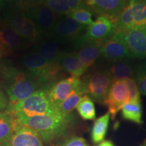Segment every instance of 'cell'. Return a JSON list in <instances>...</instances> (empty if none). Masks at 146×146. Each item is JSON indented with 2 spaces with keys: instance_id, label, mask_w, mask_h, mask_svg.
Listing matches in <instances>:
<instances>
[{
  "instance_id": "6",
  "label": "cell",
  "mask_w": 146,
  "mask_h": 146,
  "mask_svg": "<svg viewBox=\"0 0 146 146\" xmlns=\"http://www.w3.org/2000/svg\"><path fill=\"white\" fill-rule=\"evenodd\" d=\"M27 17L31 19L39 29L42 38L51 37L59 16L47 5L31 1L18 6Z\"/></svg>"
},
{
  "instance_id": "38",
  "label": "cell",
  "mask_w": 146,
  "mask_h": 146,
  "mask_svg": "<svg viewBox=\"0 0 146 146\" xmlns=\"http://www.w3.org/2000/svg\"><path fill=\"white\" fill-rule=\"evenodd\" d=\"M141 146H146V140H145V141H144V142H143V144H142V145H141Z\"/></svg>"
},
{
  "instance_id": "37",
  "label": "cell",
  "mask_w": 146,
  "mask_h": 146,
  "mask_svg": "<svg viewBox=\"0 0 146 146\" xmlns=\"http://www.w3.org/2000/svg\"><path fill=\"white\" fill-rule=\"evenodd\" d=\"M3 1H5L6 3L10 2V1H15V0H3Z\"/></svg>"
},
{
  "instance_id": "16",
  "label": "cell",
  "mask_w": 146,
  "mask_h": 146,
  "mask_svg": "<svg viewBox=\"0 0 146 146\" xmlns=\"http://www.w3.org/2000/svg\"><path fill=\"white\" fill-rule=\"evenodd\" d=\"M10 142L12 146H44L43 140L35 131L18 123L16 119Z\"/></svg>"
},
{
  "instance_id": "3",
  "label": "cell",
  "mask_w": 146,
  "mask_h": 146,
  "mask_svg": "<svg viewBox=\"0 0 146 146\" xmlns=\"http://www.w3.org/2000/svg\"><path fill=\"white\" fill-rule=\"evenodd\" d=\"M18 64L37 81L40 89L47 91L56 83L62 71L57 63L47 61L33 50L20 56Z\"/></svg>"
},
{
  "instance_id": "17",
  "label": "cell",
  "mask_w": 146,
  "mask_h": 146,
  "mask_svg": "<svg viewBox=\"0 0 146 146\" xmlns=\"http://www.w3.org/2000/svg\"><path fill=\"white\" fill-rule=\"evenodd\" d=\"M127 48L131 57H146V29L124 32Z\"/></svg>"
},
{
  "instance_id": "20",
  "label": "cell",
  "mask_w": 146,
  "mask_h": 146,
  "mask_svg": "<svg viewBox=\"0 0 146 146\" xmlns=\"http://www.w3.org/2000/svg\"><path fill=\"white\" fill-rule=\"evenodd\" d=\"M103 43L102 42L88 43L80 47V50L75 52L87 69L92 66L101 56V48Z\"/></svg>"
},
{
  "instance_id": "27",
  "label": "cell",
  "mask_w": 146,
  "mask_h": 146,
  "mask_svg": "<svg viewBox=\"0 0 146 146\" xmlns=\"http://www.w3.org/2000/svg\"><path fill=\"white\" fill-rule=\"evenodd\" d=\"M108 72L112 81L131 78L134 73L132 66L127 62H120L112 65Z\"/></svg>"
},
{
  "instance_id": "32",
  "label": "cell",
  "mask_w": 146,
  "mask_h": 146,
  "mask_svg": "<svg viewBox=\"0 0 146 146\" xmlns=\"http://www.w3.org/2000/svg\"><path fill=\"white\" fill-rule=\"evenodd\" d=\"M9 106V100L6 94L0 85V112H6Z\"/></svg>"
},
{
  "instance_id": "12",
  "label": "cell",
  "mask_w": 146,
  "mask_h": 146,
  "mask_svg": "<svg viewBox=\"0 0 146 146\" xmlns=\"http://www.w3.org/2000/svg\"><path fill=\"white\" fill-rule=\"evenodd\" d=\"M101 56L110 60H120L131 57L126 44L124 32L116 30L104 42L101 48Z\"/></svg>"
},
{
  "instance_id": "24",
  "label": "cell",
  "mask_w": 146,
  "mask_h": 146,
  "mask_svg": "<svg viewBox=\"0 0 146 146\" xmlns=\"http://www.w3.org/2000/svg\"><path fill=\"white\" fill-rule=\"evenodd\" d=\"M121 115L125 120L141 125L143 123L141 102L127 103L121 109Z\"/></svg>"
},
{
  "instance_id": "35",
  "label": "cell",
  "mask_w": 146,
  "mask_h": 146,
  "mask_svg": "<svg viewBox=\"0 0 146 146\" xmlns=\"http://www.w3.org/2000/svg\"><path fill=\"white\" fill-rule=\"evenodd\" d=\"M7 5V3L5 1H3V0H0V12L1 10H4Z\"/></svg>"
},
{
  "instance_id": "33",
  "label": "cell",
  "mask_w": 146,
  "mask_h": 146,
  "mask_svg": "<svg viewBox=\"0 0 146 146\" xmlns=\"http://www.w3.org/2000/svg\"><path fill=\"white\" fill-rule=\"evenodd\" d=\"M10 54L5 49L1 46V45L0 44V58H6L7 56H9Z\"/></svg>"
},
{
  "instance_id": "31",
  "label": "cell",
  "mask_w": 146,
  "mask_h": 146,
  "mask_svg": "<svg viewBox=\"0 0 146 146\" xmlns=\"http://www.w3.org/2000/svg\"><path fill=\"white\" fill-rule=\"evenodd\" d=\"M85 139L81 137L72 136L66 139L64 141L60 142L53 146H87Z\"/></svg>"
},
{
  "instance_id": "11",
  "label": "cell",
  "mask_w": 146,
  "mask_h": 146,
  "mask_svg": "<svg viewBox=\"0 0 146 146\" xmlns=\"http://www.w3.org/2000/svg\"><path fill=\"white\" fill-rule=\"evenodd\" d=\"M86 29L87 26L77 23L68 16H59L51 37L58 41H76Z\"/></svg>"
},
{
  "instance_id": "25",
  "label": "cell",
  "mask_w": 146,
  "mask_h": 146,
  "mask_svg": "<svg viewBox=\"0 0 146 146\" xmlns=\"http://www.w3.org/2000/svg\"><path fill=\"white\" fill-rule=\"evenodd\" d=\"M15 118L6 112H0V143L10 141L14 131Z\"/></svg>"
},
{
  "instance_id": "30",
  "label": "cell",
  "mask_w": 146,
  "mask_h": 146,
  "mask_svg": "<svg viewBox=\"0 0 146 146\" xmlns=\"http://www.w3.org/2000/svg\"><path fill=\"white\" fill-rule=\"evenodd\" d=\"M129 94V102H141L140 92L136 81L132 77L125 79Z\"/></svg>"
},
{
  "instance_id": "4",
  "label": "cell",
  "mask_w": 146,
  "mask_h": 146,
  "mask_svg": "<svg viewBox=\"0 0 146 146\" xmlns=\"http://www.w3.org/2000/svg\"><path fill=\"white\" fill-rule=\"evenodd\" d=\"M0 20L15 31L31 46L42 39L34 22L27 17L18 7L4 11L0 15Z\"/></svg>"
},
{
  "instance_id": "28",
  "label": "cell",
  "mask_w": 146,
  "mask_h": 146,
  "mask_svg": "<svg viewBox=\"0 0 146 146\" xmlns=\"http://www.w3.org/2000/svg\"><path fill=\"white\" fill-rule=\"evenodd\" d=\"M92 14L93 12L89 8H87L85 4H83L81 6L78 7V8L72 11L70 13L67 15V16L81 25L88 26L93 23Z\"/></svg>"
},
{
  "instance_id": "2",
  "label": "cell",
  "mask_w": 146,
  "mask_h": 146,
  "mask_svg": "<svg viewBox=\"0 0 146 146\" xmlns=\"http://www.w3.org/2000/svg\"><path fill=\"white\" fill-rule=\"evenodd\" d=\"M18 123L35 131L44 143L49 144L62 138L67 133L72 117L58 111L42 115L15 118Z\"/></svg>"
},
{
  "instance_id": "36",
  "label": "cell",
  "mask_w": 146,
  "mask_h": 146,
  "mask_svg": "<svg viewBox=\"0 0 146 146\" xmlns=\"http://www.w3.org/2000/svg\"><path fill=\"white\" fill-rule=\"evenodd\" d=\"M0 146H12V145H11L10 141H8L1 143H0Z\"/></svg>"
},
{
  "instance_id": "14",
  "label": "cell",
  "mask_w": 146,
  "mask_h": 146,
  "mask_svg": "<svg viewBox=\"0 0 146 146\" xmlns=\"http://www.w3.org/2000/svg\"><path fill=\"white\" fill-rule=\"evenodd\" d=\"M84 4L91 12L116 23L125 5V0H83Z\"/></svg>"
},
{
  "instance_id": "10",
  "label": "cell",
  "mask_w": 146,
  "mask_h": 146,
  "mask_svg": "<svg viewBox=\"0 0 146 146\" xmlns=\"http://www.w3.org/2000/svg\"><path fill=\"white\" fill-rule=\"evenodd\" d=\"M129 102V91L125 80L112 81L104 103L112 120L115 119L118 112Z\"/></svg>"
},
{
  "instance_id": "29",
  "label": "cell",
  "mask_w": 146,
  "mask_h": 146,
  "mask_svg": "<svg viewBox=\"0 0 146 146\" xmlns=\"http://www.w3.org/2000/svg\"><path fill=\"white\" fill-rule=\"evenodd\" d=\"M135 81L139 92L146 96V64L139 66L135 73Z\"/></svg>"
},
{
  "instance_id": "18",
  "label": "cell",
  "mask_w": 146,
  "mask_h": 146,
  "mask_svg": "<svg viewBox=\"0 0 146 146\" xmlns=\"http://www.w3.org/2000/svg\"><path fill=\"white\" fill-rule=\"evenodd\" d=\"M32 50L39 54L47 61L57 63L62 54L60 49L58 41L52 37L42 38L39 41L32 45Z\"/></svg>"
},
{
  "instance_id": "34",
  "label": "cell",
  "mask_w": 146,
  "mask_h": 146,
  "mask_svg": "<svg viewBox=\"0 0 146 146\" xmlns=\"http://www.w3.org/2000/svg\"><path fill=\"white\" fill-rule=\"evenodd\" d=\"M98 146H115L113 143L111 141L109 140H106V141H103L101 142V143Z\"/></svg>"
},
{
  "instance_id": "7",
  "label": "cell",
  "mask_w": 146,
  "mask_h": 146,
  "mask_svg": "<svg viewBox=\"0 0 146 146\" xmlns=\"http://www.w3.org/2000/svg\"><path fill=\"white\" fill-rule=\"evenodd\" d=\"M115 25L123 32L146 29V0H128Z\"/></svg>"
},
{
  "instance_id": "8",
  "label": "cell",
  "mask_w": 146,
  "mask_h": 146,
  "mask_svg": "<svg viewBox=\"0 0 146 146\" xmlns=\"http://www.w3.org/2000/svg\"><path fill=\"white\" fill-rule=\"evenodd\" d=\"M85 94L93 101L104 105L112 79L108 71L98 70L81 79Z\"/></svg>"
},
{
  "instance_id": "9",
  "label": "cell",
  "mask_w": 146,
  "mask_h": 146,
  "mask_svg": "<svg viewBox=\"0 0 146 146\" xmlns=\"http://www.w3.org/2000/svg\"><path fill=\"white\" fill-rule=\"evenodd\" d=\"M116 31L115 23L104 16H99L96 21L88 25L86 31L76 41V45L81 47L91 43L102 42L110 37Z\"/></svg>"
},
{
  "instance_id": "5",
  "label": "cell",
  "mask_w": 146,
  "mask_h": 146,
  "mask_svg": "<svg viewBox=\"0 0 146 146\" xmlns=\"http://www.w3.org/2000/svg\"><path fill=\"white\" fill-rule=\"evenodd\" d=\"M48 91L39 89L27 99L13 105H9L6 112L14 118L32 116L54 112L55 110L47 96Z\"/></svg>"
},
{
  "instance_id": "15",
  "label": "cell",
  "mask_w": 146,
  "mask_h": 146,
  "mask_svg": "<svg viewBox=\"0 0 146 146\" xmlns=\"http://www.w3.org/2000/svg\"><path fill=\"white\" fill-rule=\"evenodd\" d=\"M0 44L10 53L27 50L31 46L15 31L0 20Z\"/></svg>"
},
{
  "instance_id": "1",
  "label": "cell",
  "mask_w": 146,
  "mask_h": 146,
  "mask_svg": "<svg viewBox=\"0 0 146 146\" xmlns=\"http://www.w3.org/2000/svg\"><path fill=\"white\" fill-rule=\"evenodd\" d=\"M0 85L9 100V105L23 101L40 89L37 81L7 58H0Z\"/></svg>"
},
{
  "instance_id": "13",
  "label": "cell",
  "mask_w": 146,
  "mask_h": 146,
  "mask_svg": "<svg viewBox=\"0 0 146 146\" xmlns=\"http://www.w3.org/2000/svg\"><path fill=\"white\" fill-rule=\"evenodd\" d=\"M83 87L81 78L71 76L56 82L47 92V96L53 108L63 102L74 91Z\"/></svg>"
},
{
  "instance_id": "26",
  "label": "cell",
  "mask_w": 146,
  "mask_h": 146,
  "mask_svg": "<svg viewBox=\"0 0 146 146\" xmlns=\"http://www.w3.org/2000/svg\"><path fill=\"white\" fill-rule=\"evenodd\" d=\"M77 112L84 120H93L96 118V108L94 101L87 95L83 96L77 106Z\"/></svg>"
},
{
  "instance_id": "22",
  "label": "cell",
  "mask_w": 146,
  "mask_h": 146,
  "mask_svg": "<svg viewBox=\"0 0 146 146\" xmlns=\"http://www.w3.org/2000/svg\"><path fill=\"white\" fill-rule=\"evenodd\" d=\"M85 95L86 94L83 85V87L74 91L65 100H64L56 106L54 107V109L62 114L70 115L72 114L73 110L76 108V106L81 101V98Z\"/></svg>"
},
{
  "instance_id": "19",
  "label": "cell",
  "mask_w": 146,
  "mask_h": 146,
  "mask_svg": "<svg viewBox=\"0 0 146 146\" xmlns=\"http://www.w3.org/2000/svg\"><path fill=\"white\" fill-rule=\"evenodd\" d=\"M58 64L62 70L78 78L83 75L87 70L75 52H62L58 61Z\"/></svg>"
},
{
  "instance_id": "21",
  "label": "cell",
  "mask_w": 146,
  "mask_h": 146,
  "mask_svg": "<svg viewBox=\"0 0 146 146\" xmlns=\"http://www.w3.org/2000/svg\"><path fill=\"white\" fill-rule=\"evenodd\" d=\"M47 5L58 16H67L72 11L84 4L83 0H31Z\"/></svg>"
},
{
  "instance_id": "23",
  "label": "cell",
  "mask_w": 146,
  "mask_h": 146,
  "mask_svg": "<svg viewBox=\"0 0 146 146\" xmlns=\"http://www.w3.org/2000/svg\"><path fill=\"white\" fill-rule=\"evenodd\" d=\"M110 114L107 112L95 120L91 129V139L94 143H98L104 140L109 126Z\"/></svg>"
}]
</instances>
